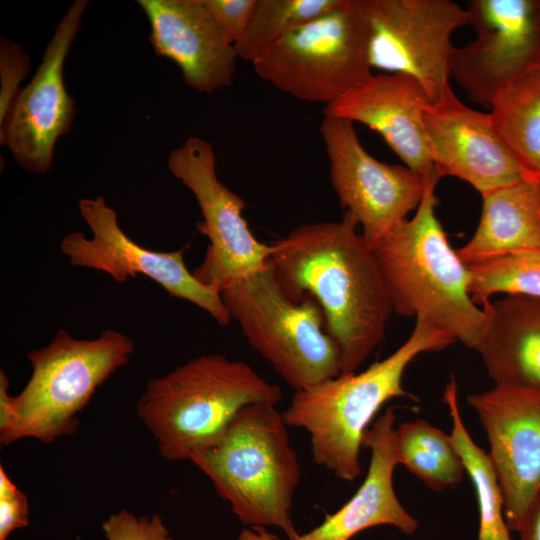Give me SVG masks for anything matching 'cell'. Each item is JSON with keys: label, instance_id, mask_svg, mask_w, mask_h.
Segmentation results:
<instances>
[{"label": "cell", "instance_id": "277c9868", "mask_svg": "<svg viewBox=\"0 0 540 540\" xmlns=\"http://www.w3.org/2000/svg\"><path fill=\"white\" fill-rule=\"evenodd\" d=\"M189 461L210 479L244 525L276 526L289 540L298 536L290 512L301 469L275 404L242 407Z\"/></svg>", "mask_w": 540, "mask_h": 540}, {"label": "cell", "instance_id": "ac0fdd59", "mask_svg": "<svg viewBox=\"0 0 540 540\" xmlns=\"http://www.w3.org/2000/svg\"><path fill=\"white\" fill-rule=\"evenodd\" d=\"M157 56L174 61L188 86L214 93L233 82L239 58L203 0H139Z\"/></svg>", "mask_w": 540, "mask_h": 540}, {"label": "cell", "instance_id": "44dd1931", "mask_svg": "<svg viewBox=\"0 0 540 540\" xmlns=\"http://www.w3.org/2000/svg\"><path fill=\"white\" fill-rule=\"evenodd\" d=\"M477 228L457 254L465 263L540 248V183L522 180L482 195Z\"/></svg>", "mask_w": 540, "mask_h": 540}, {"label": "cell", "instance_id": "8fae6325", "mask_svg": "<svg viewBox=\"0 0 540 540\" xmlns=\"http://www.w3.org/2000/svg\"><path fill=\"white\" fill-rule=\"evenodd\" d=\"M340 206L374 247L419 206L429 179L405 165L378 161L362 146L354 123L324 116L319 128Z\"/></svg>", "mask_w": 540, "mask_h": 540}, {"label": "cell", "instance_id": "83f0119b", "mask_svg": "<svg viewBox=\"0 0 540 540\" xmlns=\"http://www.w3.org/2000/svg\"><path fill=\"white\" fill-rule=\"evenodd\" d=\"M102 529L108 540H171L169 531L156 514L148 519L121 510L103 522Z\"/></svg>", "mask_w": 540, "mask_h": 540}, {"label": "cell", "instance_id": "d6986e66", "mask_svg": "<svg viewBox=\"0 0 540 540\" xmlns=\"http://www.w3.org/2000/svg\"><path fill=\"white\" fill-rule=\"evenodd\" d=\"M395 408L389 407L367 429L362 446L371 451L366 477L354 495L308 533L291 540H350L359 532L392 525L406 535L419 524L398 500L393 474L399 464L395 441Z\"/></svg>", "mask_w": 540, "mask_h": 540}, {"label": "cell", "instance_id": "8992f818", "mask_svg": "<svg viewBox=\"0 0 540 540\" xmlns=\"http://www.w3.org/2000/svg\"><path fill=\"white\" fill-rule=\"evenodd\" d=\"M281 397V388L249 364L209 354L150 380L137 415L156 439L160 456L189 460L215 440L242 407L277 405Z\"/></svg>", "mask_w": 540, "mask_h": 540}, {"label": "cell", "instance_id": "ffe728a7", "mask_svg": "<svg viewBox=\"0 0 540 540\" xmlns=\"http://www.w3.org/2000/svg\"><path fill=\"white\" fill-rule=\"evenodd\" d=\"M488 320L476 347L495 384L540 388V298L506 294L484 303Z\"/></svg>", "mask_w": 540, "mask_h": 540}, {"label": "cell", "instance_id": "f1b7e54d", "mask_svg": "<svg viewBox=\"0 0 540 540\" xmlns=\"http://www.w3.org/2000/svg\"><path fill=\"white\" fill-rule=\"evenodd\" d=\"M220 31L235 45L246 32L258 0H203Z\"/></svg>", "mask_w": 540, "mask_h": 540}, {"label": "cell", "instance_id": "1f68e13d", "mask_svg": "<svg viewBox=\"0 0 540 540\" xmlns=\"http://www.w3.org/2000/svg\"><path fill=\"white\" fill-rule=\"evenodd\" d=\"M238 540H277L265 527L250 526L244 528L238 536Z\"/></svg>", "mask_w": 540, "mask_h": 540}, {"label": "cell", "instance_id": "5bb4252c", "mask_svg": "<svg viewBox=\"0 0 540 540\" xmlns=\"http://www.w3.org/2000/svg\"><path fill=\"white\" fill-rule=\"evenodd\" d=\"M87 0H76L59 21L30 82L20 89L4 121L0 143L32 174L47 173L58 139L70 131L75 100L64 84V64L79 31Z\"/></svg>", "mask_w": 540, "mask_h": 540}, {"label": "cell", "instance_id": "cb8c5ba5", "mask_svg": "<svg viewBox=\"0 0 540 540\" xmlns=\"http://www.w3.org/2000/svg\"><path fill=\"white\" fill-rule=\"evenodd\" d=\"M395 441L399 464L428 488L443 491L461 481L465 468L450 434L420 419L395 428Z\"/></svg>", "mask_w": 540, "mask_h": 540}, {"label": "cell", "instance_id": "d4e9b609", "mask_svg": "<svg viewBox=\"0 0 540 540\" xmlns=\"http://www.w3.org/2000/svg\"><path fill=\"white\" fill-rule=\"evenodd\" d=\"M342 0H258L251 22L234 47L239 58L253 63L268 48Z\"/></svg>", "mask_w": 540, "mask_h": 540}, {"label": "cell", "instance_id": "3957f363", "mask_svg": "<svg viewBox=\"0 0 540 540\" xmlns=\"http://www.w3.org/2000/svg\"><path fill=\"white\" fill-rule=\"evenodd\" d=\"M455 342L446 331L417 317L410 336L392 354L361 372L296 391L283 418L287 426L309 433L316 464L354 481L362 472L360 450L374 416L387 401L411 396L402 385L409 364L422 353L444 350Z\"/></svg>", "mask_w": 540, "mask_h": 540}, {"label": "cell", "instance_id": "484cf974", "mask_svg": "<svg viewBox=\"0 0 540 540\" xmlns=\"http://www.w3.org/2000/svg\"><path fill=\"white\" fill-rule=\"evenodd\" d=\"M473 301L483 305L503 293L540 298V248L492 257L467 264Z\"/></svg>", "mask_w": 540, "mask_h": 540}, {"label": "cell", "instance_id": "7402d4cb", "mask_svg": "<svg viewBox=\"0 0 540 540\" xmlns=\"http://www.w3.org/2000/svg\"><path fill=\"white\" fill-rule=\"evenodd\" d=\"M489 108L496 135L527 179L540 183V63L501 88Z\"/></svg>", "mask_w": 540, "mask_h": 540}, {"label": "cell", "instance_id": "4316f807", "mask_svg": "<svg viewBox=\"0 0 540 540\" xmlns=\"http://www.w3.org/2000/svg\"><path fill=\"white\" fill-rule=\"evenodd\" d=\"M31 68L24 48L5 37L0 38V123H2L20 91L21 82Z\"/></svg>", "mask_w": 540, "mask_h": 540}, {"label": "cell", "instance_id": "4dcf8cb0", "mask_svg": "<svg viewBox=\"0 0 540 540\" xmlns=\"http://www.w3.org/2000/svg\"><path fill=\"white\" fill-rule=\"evenodd\" d=\"M518 533L520 540H540V491L529 507Z\"/></svg>", "mask_w": 540, "mask_h": 540}, {"label": "cell", "instance_id": "7c38bea8", "mask_svg": "<svg viewBox=\"0 0 540 540\" xmlns=\"http://www.w3.org/2000/svg\"><path fill=\"white\" fill-rule=\"evenodd\" d=\"M78 209L93 236L86 238L74 231L62 239L60 249L70 265L103 271L118 283L145 275L172 297L205 310L220 326L229 324L231 317L220 292L200 282L186 267L184 253L189 244L172 252L142 247L121 229L117 212L102 196L81 199Z\"/></svg>", "mask_w": 540, "mask_h": 540}, {"label": "cell", "instance_id": "6da1fadb", "mask_svg": "<svg viewBox=\"0 0 540 540\" xmlns=\"http://www.w3.org/2000/svg\"><path fill=\"white\" fill-rule=\"evenodd\" d=\"M345 212L302 224L271 244L270 263L292 301L312 296L340 352L341 374L356 372L383 341L394 312L373 247Z\"/></svg>", "mask_w": 540, "mask_h": 540}, {"label": "cell", "instance_id": "5b68a950", "mask_svg": "<svg viewBox=\"0 0 540 540\" xmlns=\"http://www.w3.org/2000/svg\"><path fill=\"white\" fill-rule=\"evenodd\" d=\"M133 351V341L114 330L80 340L61 329L47 346L27 354L32 374L17 396L8 394L9 380L1 369L0 442L33 438L52 443L73 434L78 414Z\"/></svg>", "mask_w": 540, "mask_h": 540}, {"label": "cell", "instance_id": "ba28073f", "mask_svg": "<svg viewBox=\"0 0 540 540\" xmlns=\"http://www.w3.org/2000/svg\"><path fill=\"white\" fill-rule=\"evenodd\" d=\"M369 43L362 0H342L287 34L252 65L275 88L327 106L372 75Z\"/></svg>", "mask_w": 540, "mask_h": 540}, {"label": "cell", "instance_id": "9c48e42d", "mask_svg": "<svg viewBox=\"0 0 540 540\" xmlns=\"http://www.w3.org/2000/svg\"><path fill=\"white\" fill-rule=\"evenodd\" d=\"M370 24L372 68L406 74L430 103L449 84L452 34L469 25V13L451 0H362Z\"/></svg>", "mask_w": 540, "mask_h": 540}, {"label": "cell", "instance_id": "30bf717a", "mask_svg": "<svg viewBox=\"0 0 540 540\" xmlns=\"http://www.w3.org/2000/svg\"><path fill=\"white\" fill-rule=\"evenodd\" d=\"M167 165L193 193L203 217L197 229L209 240L204 260L193 275L220 292L231 282L263 268L270 260L272 246L254 236L242 216L246 202L218 179L211 144L189 137L170 153Z\"/></svg>", "mask_w": 540, "mask_h": 540}, {"label": "cell", "instance_id": "4fadbf2b", "mask_svg": "<svg viewBox=\"0 0 540 540\" xmlns=\"http://www.w3.org/2000/svg\"><path fill=\"white\" fill-rule=\"evenodd\" d=\"M466 9L476 36L454 48L450 77L489 108L501 88L540 63V0H471Z\"/></svg>", "mask_w": 540, "mask_h": 540}, {"label": "cell", "instance_id": "52a82bcc", "mask_svg": "<svg viewBox=\"0 0 540 540\" xmlns=\"http://www.w3.org/2000/svg\"><path fill=\"white\" fill-rule=\"evenodd\" d=\"M220 295L248 343L295 392L341 374L339 348L323 329L321 307L308 294L299 302L289 299L270 260L225 286Z\"/></svg>", "mask_w": 540, "mask_h": 540}, {"label": "cell", "instance_id": "f546056e", "mask_svg": "<svg viewBox=\"0 0 540 540\" xmlns=\"http://www.w3.org/2000/svg\"><path fill=\"white\" fill-rule=\"evenodd\" d=\"M29 523L27 496L14 484L0 466V540H7L16 529Z\"/></svg>", "mask_w": 540, "mask_h": 540}, {"label": "cell", "instance_id": "603a6c76", "mask_svg": "<svg viewBox=\"0 0 540 540\" xmlns=\"http://www.w3.org/2000/svg\"><path fill=\"white\" fill-rule=\"evenodd\" d=\"M443 402L452 420L451 438L465 472L476 493L479 511L477 540H512L504 517L503 497L499 481L488 453L479 447L467 431L458 403V387L452 376L445 387Z\"/></svg>", "mask_w": 540, "mask_h": 540}, {"label": "cell", "instance_id": "2e32d148", "mask_svg": "<svg viewBox=\"0 0 540 540\" xmlns=\"http://www.w3.org/2000/svg\"><path fill=\"white\" fill-rule=\"evenodd\" d=\"M423 123L429 154L441 178L465 181L481 196L527 179L496 135L489 113L464 104L450 83L437 101L425 107Z\"/></svg>", "mask_w": 540, "mask_h": 540}, {"label": "cell", "instance_id": "9a60e30c", "mask_svg": "<svg viewBox=\"0 0 540 540\" xmlns=\"http://www.w3.org/2000/svg\"><path fill=\"white\" fill-rule=\"evenodd\" d=\"M467 402L487 436L507 526L518 532L540 491V388L495 384Z\"/></svg>", "mask_w": 540, "mask_h": 540}, {"label": "cell", "instance_id": "e0dca14e", "mask_svg": "<svg viewBox=\"0 0 540 540\" xmlns=\"http://www.w3.org/2000/svg\"><path fill=\"white\" fill-rule=\"evenodd\" d=\"M429 103L415 78L400 73L372 74L325 106L323 115L366 125L382 136L405 166L429 179L436 171L423 123Z\"/></svg>", "mask_w": 540, "mask_h": 540}, {"label": "cell", "instance_id": "7a4b0ae2", "mask_svg": "<svg viewBox=\"0 0 540 540\" xmlns=\"http://www.w3.org/2000/svg\"><path fill=\"white\" fill-rule=\"evenodd\" d=\"M429 180L415 214L373 247L395 313L422 317L456 341L476 349L488 320L473 301L468 265L458 256L436 216L435 188Z\"/></svg>", "mask_w": 540, "mask_h": 540}]
</instances>
